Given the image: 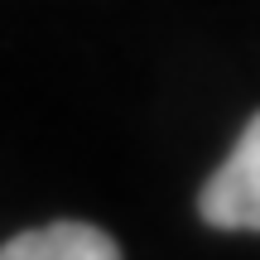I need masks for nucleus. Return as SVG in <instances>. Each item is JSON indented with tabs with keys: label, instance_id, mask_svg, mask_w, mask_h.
<instances>
[{
	"label": "nucleus",
	"instance_id": "nucleus-1",
	"mask_svg": "<svg viewBox=\"0 0 260 260\" xmlns=\"http://www.w3.org/2000/svg\"><path fill=\"white\" fill-rule=\"evenodd\" d=\"M198 212L222 232H260V111L246 121L226 164L203 183Z\"/></svg>",
	"mask_w": 260,
	"mask_h": 260
},
{
	"label": "nucleus",
	"instance_id": "nucleus-2",
	"mask_svg": "<svg viewBox=\"0 0 260 260\" xmlns=\"http://www.w3.org/2000/svg\"><path fill=\"white\" fill-rule=\"evenodd\" d=\"M0 260H121V246L92 222H48L10 236Z\"/></svg>",
	"mask_w": 260,
	"mask_h": 260
}]
</instances>
